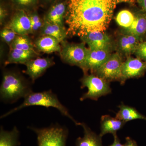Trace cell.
Returning <instances> with one entry per match:
<instances>
[{
	"label": "cell",
	"mask_w": 146,
	"mask_h": 146,
	"mask_svg": "<svg viewBox=\"0 0 146 146\" xmlns=\"http://www.w3.org/2000/svg\"><path fill=\"white\" fill-rule=\"evenodd\" d=\"M118 2H132L133 0H117Z\"/></svg>",
	"instance_id": "d6a6232c"
},
{
	"label": "cell",
	"mask_w": 146,
	"mask_h": 146,
	"mask_svg": "<svg viewBox=\"0 0 146 146\" xmlns=\"http://www.w3.org/2000/svg\"><path fill=\"white\" fill-rule=\"evenodd\" d=\"M126 123L116 117H112L110 115H105L102 116L100 121L101 137L107 133L114 135L117 134L118 131L121 129Z\"/></svg>",
	"instance_id": "9a60e30c"
},
{
	"label": "cell",
	"mask_w": 146,
	"mask_h": 146,
	"mask_svg": "<svg viewBox=\"0 0 146 146\" xmlns=\"http://www.w3.org/2000/svg\"><path fill=\"white\" fill-rule=\"evenodd\" d=\"M126 142L123 146H138L136 141L129 137L125 138Z\"/></svg>",
	"instance_id": "f546056e"
},
{
	"label": "cell",
	"mask_w": 146,
	"mask_h": 146,
	"mask_svg": "<svg viewBox=\"0 0 146 146\" xmlns=\"http://www.w3.org/2000/svg\"><path fill=\"white\" fill-rule=\"evenodd\" d=\"M28 16L31 23L32 33L36 32L39 29H42L44 25V22L39 17L37 13L33 12L29 13Z\"/></svg>",
	"instance_id": "d4e9b609"
},
{
	"label": "cell",
	"mask_w": 146,
	"mask_h": 146,
	"mask_svg": "<svg viewBox=\"0 0 146 146\" xmlns=\"http://www.w3.org/2000/svg\"><path fill=\"white\" fill-rule=\"evenodd\" d=\"M7 27L11 29L18 35H27L32 33L29 18L23 9L16 11Z\"/></svg>",
	"instance_id": "8fae6325"
},
{
	"label": "cell",
	"mask_w": 146,
	"mask_h": 146,
	"mask_svg": "<svg viewBox=\"0 0 146 146\" xmlns=\"http://www.w3.org/2000/svg\"><path fill=\"white\" fill-rule=\"evenodd\" d=\"M42 35H49L57 39L59 42H63L68 35L65 27L44 21V25L41 29Z\"/></svg>",
	"instance_id": "ffe728a7"
},
{
	"label": "cell",
	"mask_w": 146,
	"mask_h": 146,
	"mask_svg": "<svg viewBox=\"0 0 146 146\" xmlns=\"http://www.w3.org/2000/svg\"><path fill=\"white\" fill-rule=\"evenodd\" d=\"M31 92V87L19 74L11 72L4 73L0 87L2 101L12 103L25 98Z\"/></svg>",
	"instance_id": "3957f363"
},
{
	"label": "cell",
	"mask_w": 146,
	"mask_h": 146,
	"mask_svg": "<svg viewBox=\"0 0 146 146\" xmlns=\"http://www.w3.org/2000/svg\"><path fill=\"white\" fill-rule=\"evenodd\" d=\"M111 50H88V54L82 70L85 73L90 70L94 73L100 67L111 55Z\"/></svg>",
	"instance_id": "30bf717a"
},
{
	"label": "cell",
	"mask_w": 146,
	"mask_h": 146,
	"mask_svg": "<svg viewBox=\"0 0 146 146\" xmlns=\"http://www.w3.org/2000/svg\"><path fill=\"white\" fill-rule=\"evenodd\" d=\"M80 38L83 42L88 45L90 50H111L112 48V39L105 32L89 33Z\"/></svg>",
	"instance_id": "9c48e42d"
},
{
	"label": "cell",
	"mask_w": 146,
	"mask_h": 146,
	"mask_svg": "<svg viewBox=\"0 0 146 146\" xmlns=\"http://www.w3.org/2000/svg\"><path fill=\"white\" fill-rule=\"evenodd\" d=\"M135 13V19L129 27L123 29V33L141 37L146 33V14L143 11Z\"/></svg>",
	"instance_id": "ac0fdd59"
},
{
	"label": "cell",
	"mask_w": 146,
	"mask_h": 146,
	"mask_svg": "<svg viewBox=\"0 0 146 146\" xmlns=\"http://www.w3.org/2000/svg\"><path fill=\"white\" fill-rule=\"evenodd\" d=\"M119 110L115 117L126 123L136 119H143L146 121V117L138 112L134 108L125 105L122 103L119 106Z\"/></svg>",
	"instance_id": "44dd1931"
},
{
	"label": "cell",
	"mask_w": 146,
	"mask_h": 146,
	"mask_svg": "<svg viewBox=\"0 0 146 146\" xmlns=\"http://www.w3.org/2000/svg\"><path fill=\"white\" fill-rule=\"evenodd\" d=\"M34 50H23L11 48L8 58L5 62V65L11 63H18L26 65L30 60L37 55Z\"/></svg>",
	"instance_id": "d6986e66"
},
{
	"label": "cell",
	"mask_w": 146,
	"mask_h": 146,
	"mask_svg": "<svg viewBox=\"0 0 146 146\" xmlns=\"http://www.w3.org/2000/svg\"><path fill=\"white\" fill-rule=\"evenodd\" d=\"M16 5L23 8H28L36 5L38 0H12Z\"/></svg>",
	"instance_id": "83f0119b"
},
{
	"label": "cell",
	"mask_w": 146,
	"mask_h": 146,
	"mask_svg": "<svg viewBox=\"0 0 146 146\" xmlns=\"http://www.w3.org/2000/svg\"><path fill=\"white\" fill-rule=\"evenodd\" d=\"M18 35L11 29L6 27L1 32V36L4 42L10 46Z\"/></svg>",
	"instance_id": "484cf974"
},
{
	"label": "cell",
	"mask_w": 146,
	"mask_h": 146,
	"mask_svg": "<svg viewBox=\"0 0 146 146\" xmlns=\"http://www.w3.org/2000/svg\"><path fill=\"white\" fill-rule=\"evenodd\" d=\"M7 16V11L1 5L0 7V23L1 25H2Z\"/></svg>",
	"instance_id": "f1b7e54d"
},
{
	"label": "cell",
	"mask_w": 146,
	"mask_h": 146,
	"mask_svg": "<svg viewBox=\"0 0 146 146\" xmlns=\"http://www.w3.org/2000/svg\"><path fill=\"white\" fill-rule=\"evenodd\" d=\"M114 141L113 143L109 146H123V145H122L121 141L119 138H118L117 134L114 135Z\"/></svg>",
	"instance_id": "1f68e13d"
},
{
	"label": "cell",
	"mask_w": 146,
	"mask_h": 146,
	"mask_svg": "<svg viewBox=\"0 0 146 146\" xmlns=\"http://www.w3.org/2000/svg\"><path fill=\"white\" fill-rule=\"evenodd\" d=\"M68 10V5L65 2H59L51 7L45 16L44 21L64 27V19Z\"/></svg>",
	"instance_id": "5bb4252c"
},
{
	"label": "cell",
	"mask_w": 146,
	"mask_h": 146,
	"mask_svg": "<svg viewBox=\"0 0 146 146\" xmlns=\"http://www.w3.org/2000/svg\"><path fill=\"white\" fill-rule=\"evenodd\" d=\"M117 0H69L65 22L68 35L80 37L93 32H105Z\"/></svg>",
	"instance_id": "6da1fadb"
},
{
	"label": "cell",
	"mask_w": 146,
	"mask_h": 146,
	"mask_svg": "<svg viewBox=\"0 0 146 146\" xmlns=\"http://www.w3.org/2000/svg\"><path fill=\"white\" fill-rule=\"evenodd\" d=\"M141 41V37L129 34L123 33L118 39L117 48L120 54L125 56L134 54L138 45Z\"/></svg>",
	"instance_id": "4fadbf2b"
},
{
	"label": "cell",
	"mask_w": 146,
	"mask_h": 146,
	"mask_svg": "<svg viewBox=\"0 0 146 146\" xmlns=\"http://www.w3.org/2000/svg\"><path fill=\"white\" fill-rule=\"evenodd\" d=\"M37 136L38 146H66L68 131L58 125L37 128L30 127Z\"/></svg>",
	"instance_id": "277c9868"
},
{
	"label": "cell",
	"mask_w": 146,
	"mask_h": 146,
	"mask_svg": "<svg viewBox=\"0 0 146 146\" xmlns=\"http://www.w3.org/2000/svg\"><path fill=\"white\" fill-rule=\"evenodd\" d=\"M20 132L16 126L12 130L8 131L4 130L1 126L0 129V146H19Z\"/></svg>",
	"instance_id": "7402d4cb"
},
{
	"label": "cell",
	"mask_w": 146,
	"mask_h": 146,
	"mask_svg": "<svg viewBox=\"0 0 146 146\" xmlns=\"http://www.w3.org/2000/svg\"><path fill=\"white\" fill-rule=\"evenodd\" d=\"M60 42L56 38L49 35H42L36 39L35 46L39 51L46 53L58 52H60L61 48Z\"/></svg>",
	"instance_id": "e0dca14e"
},
{
	"label": "cell",
	"mask_w": 146,
	"mask_h": 146,
	"mask_svg": "<svg viewBox=\"0 0 146 146\" xmlns=\"http://www.w3.org/2000/svg\"><path fill=\"white\" fill-rule=\"evenodd\" d=\"M11 48L23 50H33L34 46L27 35H18L12 44Z\"/></svg>",
	"instance_id": "cb8c5ba5"
},
{
	"label": "cell",
	"mask_w": 146,
	"mask_h": 146,
	"mask_svg": "<svg viewBox=\"0 0 146 146\" xmlns=\"http://www.w3.org/2000/svg\"><path fill=\"white\" fill-rule=\"evenodd\" d=\"M33 106L54 108L58 110L62 115L72 120L76 125H80V123L78 122L71 116L67 108L59 101L56 95L51 90L37 93L32 91L24 98V102L22 104L4 114L1 118L6 117L24 108Z\"/></svg>",
	"instance_id": "7a4b0ae2"
},
{
	"label": "cell",
	"mask_w": 146,
	"mask_h": 146,
	"mask_svg": "<svg viewBox=\"0 0 146 146\" xmlns=\"http://www.w3.org/2000/svg\"><path fill=\"white\" fill-rule=\"evenodd\" d=\"M146 71V61H143L138 58L128 56L122 67L121 84H123L128 79L141 76Z\"/></svg>",
	"instance_id": "ba28073f"
},
{
	"label": "cell",
	"mask_w": 146,
	"mask_h": 146,
	"mask_svg": "<svg viewBox=\"0 0 146 146\" xmlns=\"http://www.w3.org/2000/svg\"><path fill=\"white\" fill-rule=\"evenodd\" d=\"M142 10L146 14V0H136Z\"/></svg>",
	"instance_id": "4dcf8cb0"
},
{
	"label": "cell",
	"mask_w": 146,
	"mask_h": 146,
	"mask_svg": "<svg viewBox=\"0 0 146 146\" xmlns=\"http://www.w3.org/2000/svg\"><path fill=\"white\" fill-rule=\"evenodd\" d=\"M85 45L84 42L78 44H64L60 52L61 58L66 63L78 66L82 69L89 50Z\"/></svg>",
	"instance_id": "52a82bcc"
},
{
	"label": "cell",
	"mask_w": 146,
	"mask_h": 146,
	"mask_svg": "<svg viewBox=\"0 0 146 146\" xmlns=\"http://www.w3.org/2000/svg\"><path fill=\"white\" fill-rule=\"evenodd\" d=\"M48 1H51V0H48Z\"/></svg>",
	"instance_id": "836d02e7"
},
{
	"label": "cell",
	"mask_w": 146,
	"mask_h": 146,
	"mask_svg": "<svg viewBox=\"0 0 146 146\" xmlns=\"http://www.w3.org/2000/svg\"><path fill=\"white\" fill-rule=\"evenodd\" d=\"M135 19V13L129 10L124 9L120 11L116 16V21L123 29L129 27Z\"/></svg>",
	"instance_id": "603a6c76"
},
{
	"label": "cell",
	"mask_w": 146,
	"mask_h": 146,
	"mask_svg": "<svg viewBox=\"0 0 146 146\" xmlns=\"http://www.w3.org/2000/svg\"><path fill=\"white\" fill-rule=\"evenodd\" d=\"M84 129L83 137H78L76 141V146H103L102 137L95 133L84 123H80Z\"/></svg>",
	"instance_id": "2e32d148"
},
{
	"label": "cell",
	"mask_w": 146,
	"mask_h": 146,
	"mask_svg": "<svg viewBox=\"0 0 146 146\" xmlns=\"http://www.w3.org/2000/svg\"><path fill=\"white\" fill-rule=\"evenodd\" d=\"M123 61L119 52L111 54L109 58L94 74L109 82L121 80V69Z\"/></svg>",
	"instance_id": "8992f818"
},
{
	"label": "cell",
	"mask_w": 146,
	"mask_h": 146,
	"mask_svg": "<svg viewBox=\"0 0 146 146\" xmlns=\"http://www.w3.org/2000/svg\"><path fill=\"white\" fill-rule=\"evenodd\" d=\"M134 54L138 58L146 61V41L139 43Z\"/></svg>",
	"instance_id": "4316f807"
},
{
	"label": "cell",
	"mask_w": 146,
	"mask_h": 146,
	"mask_svg": "<svg viewBox=\"0 0 146 146\" xmlns=\"http://www.w3.org/2000/svg\"><path fill=\"white\" fill-rule=\"evenodd\" d=\"M80 81L82 88H88V91L80 98L81 101L87 99L97 101L100 97L112 92L109 82L94 74L85 75Z\"/></svg>",
	"instance_id": "5b68a950"
},
{
	"label": "cell",
	"mask_w": 146,
	"mask_h": 146,
	"mask_svg": "<svg viewBox=\"0 0 146 146\" xmlns=\"http://www.w3.org/2000/svg\"><path fill=\"white\" fill-rule=\"evenodd\" d=\"M53 64L52 59L49 58L33 59L26 64L27 70L25 73L34 81Z\"/></svg>",
	"instance_id": "7c38bea8"
}]
</instances>
